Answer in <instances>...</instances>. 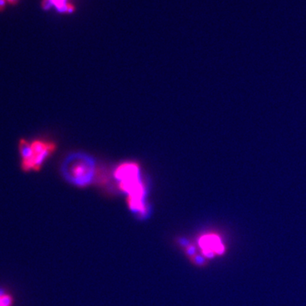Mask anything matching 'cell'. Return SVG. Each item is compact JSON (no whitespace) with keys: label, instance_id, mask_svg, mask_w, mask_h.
I'll return each instance as SVG.
<instances>
[{"label":"cell","instance_id":"obj_2","mask_svg":"<svg viewBox=\"0 0 306 306\" xmlns=\"http://www.w3.org/2000/svg\"><path fill=\"white\" fill-rule=\"evenodd\" d=\"M20 168L23 172H38L56 151V144L47 139H20L18 143Z\"/></svg>","mask_w":306,"mask_h":306},{"label":"cell","instance_id":"obj_1","mask_svg":"<svg viewBox=\"0 0 306 306\" xmlns=\"http://www.w3.org/2000/svg\"><path fill=\"white\" fill-rule=\"evenodd\" d=\"M114 177L119 181L122 191L127 192L129 195L130 208L144 213L146 186L139 165L136 162H124L117 167Z\"/></svg>","mask_w":306,"mask_h":306},{"label":"cell","instance_id":"obj_4","mask_svg":"<svg viewBox=\"0 0 306 306\" xmlns=\"http://www.w3.org/2000/svg\"><path fill=\"white\" fill-rule=\"evenodd\" d=\"M200 247L203 254L208 257L214 255H221L225 251V247L219 236L208 234L201 237L199 240Z\"/></svg>","mask_w":306,"mask_h":306},{"label":"cell","instance_id":"obj_3","mask_svg":"<svg viewBox=\"0 0 306 306\" xmlns=\"http://www.w3.org/2000/svg\"><path fill=\"white\" fill-rule=\"evenodd\" d=\"M96 172L95 160L84 153L70 154L61 165L64 178L78 186H85L92 183Z\"/></svg>","mask_w":306,"mask_h":306},{"label":"cell","instance_id":"obj_6","mask_svg":"<svg viewBox=\"0 0 306 306\" xmlns=\"http://www.w3.org/2000/svg\"><path fill=\"white\" fill-rule=\"evenodd\" d=\"M14 298L7 293L0 292V306H13Z\"/></svg>","mask_w":306,"mask_h":306},{"label":"cell","instance_id":"obj_7","mask_svg":"<svg viewBox=\"0 0 306 306\" xmlns=\"http://www.w3.org/2000/svg\"><path fill=\"white\" fill-rule=\"evenodd\" d=\"M6 1H7V3H11V4H13V3H16V2H17V1H19V0H6Z\"/></svg>","mask_w":306,"mask_h":306},{"label":"cell","instance_id":"obj_5","mask_svg":"<svg viewBox=\"0 0 306 306\" xmlns=\"http://www.w3.org/2000/svg\"><path fill=\"white\" fill-rule=\"evenodd\" d=\"M48 3H52L61 12H72L74 10V6L67 3V0H45Z\"/></svg>","mask_w":306,"mask_h":306}]
</instances>
